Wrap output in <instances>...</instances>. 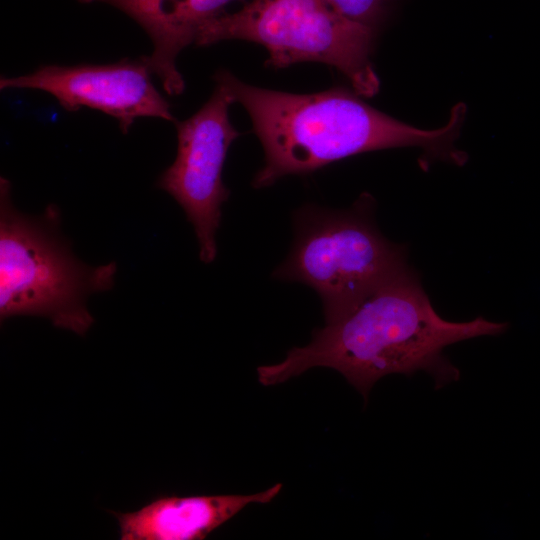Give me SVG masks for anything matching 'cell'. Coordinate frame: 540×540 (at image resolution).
<instances>
[{"label": "cell", "mask_w": 540, "mask_h": 540, "mask_svg": "<svg viewBox=\"0 0 540 540\" xmlns=\"http://www.w3.org/2000/svg\"><path fill=\"white\" fill-rule=\"evenodd\" d=\"M375 209V199L364 192L346 209L307 204L294 213L293 245L273 277L312 288L326 323L347 316L409 267L406 247L380 232Z\"/></svg>", "instance_id": "cell-4"}, {"label": "cell", "mask_w": 540, "mask_h": 540, "mask_svg": "<svg viewBox=\"0 0 540 540\" xmlns=\"http://www.w3.org/2000/svg\"><path fill=\"white\" fill-rule=\"evenodd\" d=\"M232 39L264 46L270 67L319 62L339 70L360 96L379 90L370 59L374 30L346 18L327 0H252L204 24L195 43Z\"/></svg>", "instance_id": "cell-5"}, {"label": "cell", "mask_w": 540, "mask_h": 540, "mask_svg": "<svg viewBox=\"0 0 540 540\" xmlns=\"http://www.w3.org/2000/svg\"><path fill=\"white\" fill-rule=\"evenodd\" d=\"M104 3L122 11L137 22L153 43L146 57L153 75L169 95L183 92L185 83L176 66L180 52L195 43L201 27L224 13L234 0H78Z\"/></svg>", "instance_id": "cell-9"}, {"label": "cell", "mask_w": 540, "mask_h": 540, "mask_svg": "<svg viewBox=\"0 0 540 540\" xmlns=\"http://www.w3.org/2000/svg\"><path fill=\"white\" fill-rule=\"evenodd\" d=\"M152 75L146 57L99 65H45L26 75L2 77L0 88L49 93L67 111L81 107L102 111L117 119L127 133L140 117L175 121Z\"/></svg>", "instance_id": "cell-7"}, {"label": "cell", "mask_w": 540, "mask_h": 540, "mask_svg": "<svg viewBox=\"0 0 540 540\" xmlns=\"http://www.w3.org/2000/svg\"><path fill=\"white\" fill-rule=\"evenodd\" d=\"M346 18L375 30L388 0H327Z\"/></svg>", "instance_id": "cell-10"}, {"label": "cell", "mask_w": 540, "mask_h": 540, "mask_svg": "<svg viewBox=\"0 0 540 540\" xmlns=\"http://www.w3.org/2000/svg\"><path fill=\"white\" fill-rule=\"evenodd\" d=\"M507 328L508 323L481 316L466 322L445 320L432 306L417 273L407 267L347 316L315 330L309 344L292 348L279 363L258 367V380L270 386L313 367H328L340 372L366 400L386 375L425 371L438 389L460 378L443 354L445 347L501 335Z\"/></svg>", "instance_id": "cell-1"}, {"label": "cell", "mask_w": 540, "mask_h": 540, "mask_svg": "<svg viewBox=\"0 0 540 540\" xmlns=\"http://www.w3.org/2000/svg\"><path fill=\"white\" fill-rule=\"evenodd\" d=\"M214 79L243 106L264 150L256 189L288 175H305L333 162L369 151L420 147L424 156L462 166L467 154L456 148L466 105L456 104L446 125L423 130L380 112L354 90L334 87L296 94L249 85L227 70Z\"/></svg>", "instance_id": "cell-2"}, {"label": "cell", "mask_w": 540, "mask_h": 540, "mask_svg": "<svg viewBox=\"0 0 540 540\" xmlns=\"http://www.w3.org/2000/svg\"><path fill=\"white\" fill-rule=\"evenodd\" d=\"M232 103L228 90L217 83L208 101L176 124L177 155L157 182L178 202L193 225L199 258L205 264L216 258V232L222 205L230 195L222 172L229 147L240 135L229 118Z\"/></svg>", "instance_id": "cell-6"}, {"label": "cell", "mask_w": 540, "mask_h": 540, "mask_svg": "<svg viewBox=\"0 0 540 540\" xmlns=\"http://www.w3.org/2000/svg\"><path fill=\"white\" fill-rule=\"evenodd\" d=\"M282 484L250 495L164 496L134 512H112L122 540H200L250 504L271 502Z\"/></svg>", "instance_id": "cell-8"}, {"label": "cell", "mask_w": 540, "mask_h": 540, "mask_svg": "<svg viewBox=\"0 0 540 540\" xmlns=\"http://www.w3.org/2000/svg\"><path fill=\"white\" fill-rule=\"evenodd\" d=\"M59 227L56 205L37 217L21 213L10 181L0 178V318L40 316L83 336L94 323L86 298L113 287L117 265L84 264Z\"/></svg>", "instance_id": "cell-3"}]
</instances>
